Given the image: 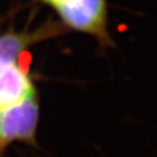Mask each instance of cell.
<instances>
[{"instance_id": "7a4b0ae2", "label": "cell", "mask_w": 157, "mask_h": 157, "mask_svg": "<svg viewBox=\"0 0 157 157\" xmlns=\"http://www.w3.org/2000/svg\"><path fill=\"white\" fill-rule=\"evenodd\" d=\"M55 11L73 30L90 34L101 42L108 41L106 0H75Z\"/></svg>"}, {"instance_id": "3957f363", "label": "cell", "mask_w": 157, "mask_h": 157, "mask_svg": "<svg viewBox=\"0 0 157 157\" xmlns=\"http://www.w3.org/2000/svg\"><path fill=\"white\" fill-rule=\"evenodd\" d=\"M39 122L36 92L15 106L0 109V148L15 141H32Z\"/></svg>"}, {"instance_id": "6da1fadb", "label": "cell", "mask_w": 157, "mask_h": 157, "mask_svg": "<svg viewBox=\"0 0 157 157\" xmlns=\"http://www.w3.org/2000/svg\"><path fill=\"white\" fill-rule=\"evenodd\" d=\"M35 34L8 33L0 36V109L15 106L35 93L33 82L19 58Z\"/></svg>"}, {"instance_id": "277c9868", "label": "cell", "mask_w": 157, "mask_h": 157, "mask_svg": "<svg viewBox=\"0 0 157 157\" xmlns=\"http://www.w3.org/2000/svg\"><path fill=\"white\" fill-rule=\"evenodd\" d=\"M44 4L49 5L50 7H52L54 10H56L57 7L62 5H65V4H69V2H72L75 0H42Z\"/></svg>"}]
</instances>
